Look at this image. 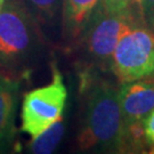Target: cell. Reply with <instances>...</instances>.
<instances>
[{
    "instance_id": "obj_12",
    "label": "cell",
    "mask_w": 154,
    "mask_h": 154,
    "mask_svg": "<svg viewBox=\"0 0 154 154\" xmlns=\"http://www.w3.org/2000/svg\"><path fill=\"white\" fill-rule=\"evenodd\" d=\"M144 134L146 143L154 147V109L144 120Z\"/></svg>"
},
{
    "instance_id": "obj_9",
    "label": "cell",
    "mask_w": 154,
    "mask_h": 154,
    "mask_svg": "<svg viewBox=\"0 0 154 154\" xmlns=\"http://www.w3.org/2000/svg\"><path fill=\"white\" fill-rule=\"evenodd\" d=\"M65 126L63 122V118L56 121L54 125L48 127L46 130L40 132L38 136L32 138L29 145L30 152L34 154H49L56 149L57 145L61 143L64 135Z\"/></svg>"
},
{
    "instance_id": "obj_5",
    "label": "cell",
    "mask_w": 154,
    "mask_h": 154,
    "mask_svg": "<svg viewBox=\"0 0 154 154\" xmlns=\"http://www.w3.org/2000/svg\"><path fill=\"white\" fill-rule=\"evenodd\" d=\"M67 89L61 72L53 64V80L44 87L24 95L22 104V130L31 136L40 132L63 118Z\"/></svg>"
},
{
    "instance_id": "obj_11",
    "label": "cell",
    "mask_w": 154,
    "mask_h": 154,
    "mask_svg": "<svg viewBox=\"0 0 154 154\" xmlns=\"http://www.w3.org/2000/svg\"><path fill=\"white\" fill-rule=\"evenodd\" d=\"M135 0H103V8L111 13H123L130 11Z\"/></svg>"
},
{
    "instance_id": "obj_4",
    "label": "cell",
    "mask_w": 154,
    "mask_h": 154,
    "mask_svg": "<svg viewBox=\"0 0 154 154\" xmlns=\"http://www.w3.org/2000/svg\"><path fill=\"white\" fill-rule=\"evenodd\" d=\"M111 69L120 83L154 75V32L143 23L131 25L119 39Z\"/></svg>"
},
{
    "instance_id": "obj_6",
    "label": "cell",
    "mask_w": 154,
    "mask_h": 154,
    "mask_svg": "<svg viewBox=\"0 0 154 154\" xmlns=\"http://www.w3.org/2000/svg\"><path fill=\"white\" fill-rule=\"evenodd\" d=\"M123 126L144 123L154 109V75L121 83L119 89Z\"/></svg>"
},
{
    "instance_id": "obj_7",
    "label": "cell",
    "mask_w": 154,
    "mask_h": 154,
    "mask_svg": "<svg viewBox=\"0 0 154 154\" xmlns=\"http://www.w3.org/2000/svg\"><path fill=\"white\" fill-rule=\"evenodd\" d=\"M103 0H63L62 31L67 44H77Z\"/></svg>"
},
{
    "instance_id": "obj_14",
    "label": "cell",
    "mask_w": 154,
    "mask_h": 154,
    "mask_svg": "<svg viewBox=\"0 0 154 154\" xmlns=\"http://www.w3.org/2000/svg\"><path fill=\"white\" fill-rule=\"evenodd\" d=\"M136 2H137V0H135V4H136Z\"/></svg>"
},
{
    "instance_id": "obj_1",
    "label": "cell",
    "mask_w": 154,
    "mask_h": 154,
    "mask_svg": "<svg viewBox=\"0 0 154 154\" xmlns=\"http://www.w3.org/2000/svg\"><path fill=\"white\" fill-rule=\"evenodd\" d=\"M85 118L78 135L80 149H120L123 118L119 89L109 80L85 77Z\"/></svg>"
},
{
    "instance_id": "obj_2",
    "label": "cell",
    "mask_w": 154,
    "mask_h": 154,
    "mask_svg": "<svg viewBox=\"0 0 154 154\" xmlns=\"http://www.w3.org/2000/svg\"><path fill=\"white\" fill-rule=\"evenodd\" d=\"M41 45L35 18L22 2L6 1L0 11V66L14 69L31 60Z\"/></svg>"
},
{
    "instance_id": "obj_8",
    "label": "cell",
    "mask_w": 154,
    "mask_h": 154,
    "mask_svg": "<svg viewBox=\"0 0 154 154\" xmlns=\"http://www.w3.org/2000/svg\"><path fill=\"white\" fill-rule=\"evenodd\" d=\"M20 83L15 78L0 74V149L13 138Z\"/></svg>"
},
{
    "instance_id": "obj_13",
    "label": "cell",
    "mask_w": 154,
    "mask_h": 154,
    "mask_svg": "<svg viewBox=\"0 0 154 154\" xmlns=\"http://www.w3.org/2000/svg\"><path fill=\"white\" fill-rule=\"evenodd\" d=\"M6 1H7V0H0V11H1V8L5 6Z\"/></svg>"
},
{
    "instance_id": "obj_3",
    "label": "cell",
    "mask_w": 154,
    "mask_h": 154,
    "mask_svg": "<svg viewBox=\"0 0 154 154\" xmlns=\"http://www.w3.org/2000/svg\"><path fill=\"white\" fill-rule=\"evenodd\" d=\"M137 20L131 9L123 13H111L100 5L77 44L93 66L111 69L112 56L119 39Z\"/></svg>"
},
{
    "instance_id": "obj_10",
    "label": "cell",
    "mask_w": 154,
    "mask_h": 154,
    "mask_svg": "<svg viewBox=\"0 0 154 154\" xmlns=\"http://www.w3.org/2000/svg\"><path fill=\"white\" fill-rule=\"evenodd\" d=\"M22 4L32 14L35 21L53 23L60 11L61 0H22Z\"/></svg>"
}]
</instances>
